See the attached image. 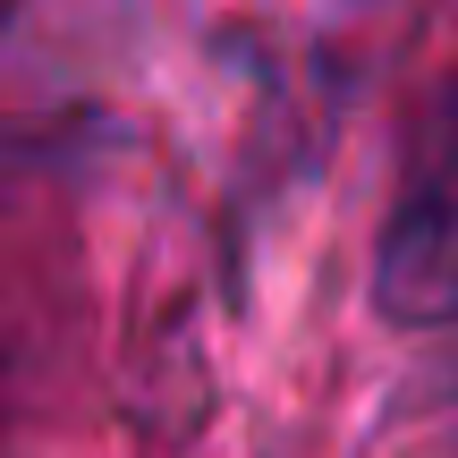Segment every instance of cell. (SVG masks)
Masks as SVG:
<instances>
[{
  "instance_id": "cell-1",
  "label": "cell",
  "mask_w": 458,
  "mask_h": 458,
  "mask_svg": "<svg viewBox=\"0 0 458 458\" xmlns=\"http://www.w3.org/2000/svg\"><path fill=\"white\" fill-rule=\"evenodd\" d=\"M374 306L399 331L458 323V68L433 94L408 145V170H399L391 221L374 246Z\"/></svg>"
}]
</instances>
